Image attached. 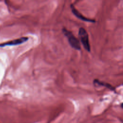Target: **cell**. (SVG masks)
<instances>
[{
    "label": "cell",
    "mask_w": 123,
    "mask_h": 123,
    "mask_svg": "<svg viewBox=\"0 0 123 123\" xmlns=\"http://www.w3.org/2000/svg\"><path fill=\"white\" fill-rule=\"evenodd\" d=\"M93 84L94 85H97V86H105L107 88H108V89H109L111 90L112 91H114V92L115 91V88L114 87H113L110 84L105 83V82H101L98 79H95L93 81Z\"/></svg>",
    "instance_id": "5b68a950"
},
{
    "label": "cell",
    "mask_w": 123,
    "mask_h": 123,
    "mask_svg": "<svg viewBox=\"0 0 123 123\" xmlns=\"http://www.w3.org/2000/svg\"><path fill=\"white\" fill-rule=\"evenodd\" d=\"M28 40V37H22L19 38L15 39L11 41L5 42L2 43H0V47H5L7 46H15L21 44L25 43Z\"/></svg>",
    "instance_id": "3957f363"
},
{
    "label": "cell",
    "mask_w": 123,
    "mask_h": 123,
    "mask_svg": "<svg viewBox=\"0 0 123 123\" xmlns=\"http://www.w3.org/2000/svg\"><path fill=\"white\" fill-rule=\"evenodd\" d=\"M71 7V9L72 10V12H73V13L76 17H77L78 19L85 21V22H91V23H95L96 22L95 20L91 19H89L88 18H86L85 16H84L74 6V5L73 4H71L70 5Z\"/></svg>",
    "instance_id": "277c9868"
},
{
    "label": "cell",
    "mask_w": 123,
    "mask_h": 123,
    "mask_svg": "<svg viewBox=\"0 0 123 123\" xmlns=\"http://www.w3.org/2000/svg\"><path fill=\"white\" fill-rule=\"evenodd\" d=\"M78 36L84 48L86 51L89 52L90 51V46L89 42L88 35L86 30L83 27H80L79 29Z\"/></svg>",
    "instance_id": "7a4b0ae2"
},
{
    "label": "cell",
    "mask_w": 123,
    "mask_h": 123,
    "mask_svg": "<svg viewBox=\"0 0 123 123\" xmlns=\"http://www.w3.org/2000/svg\"><path fill=\"white\" fill-rule=\"evenodd\" d=\"M62 31L64 36L67 38L70 46L75 49L80 50L81 49L80 42L79 40L74 36L73 33L64 27L62 29Z\"/></svg>",
    "instance_id": "6da1fadb"
}]
</instances>
